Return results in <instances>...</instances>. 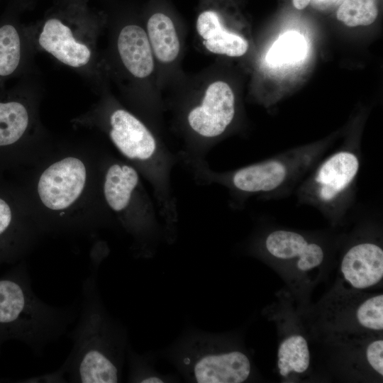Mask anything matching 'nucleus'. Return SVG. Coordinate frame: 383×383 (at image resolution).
Returning a JSON list of instances; mask_svg holds the SVG:
<instances>
[{"instance_id":"obj_1","label":"nucleus","mask_w":383,"mask_h":383,"mask_svg":"<svg viewBox=\"0 0 383 383\" xmlns=\"http://www.w3.org/2000/svg\"><path fill=\"white\" fill-rule=\"evenodd\" d=\"M89 272L82 284L77 324L68 335L72 348L57 370L65 382H118L126 344L125 331L104 307L97 268Z\"/></svg>"},{"instance_id":"obj_2","label":"nucleus","mask_w":383,"mask_h":383,"mask_svg":"<svg viewBox=\"0 0 383 383\" xmlns=\"http://www.w3.org/2000/svg\"><path fill=\"white\" fill-rule=\"evenodd\" d=\"M78 301L50 305L33 292L26 267L17 266L0 277V354L2 345L18 340L41 355L65 334L79 314Z\"/></svg>"},{"instance_id":"obj_3","label":"nucleus","mask_w":383,"mask_h":383,"mask_svg":"<svg viewBox=\"0 0 383 383\" xmlns=\"http://www.w3.org/2000/svg\"><path fill=\"white\" fill-rule=\"evenodd\" d=\"M110 124L112 142L124 156L148 167L160 210L166 217H172L175 209L170 190V165L154 134L140 120L124 109L111 113Z\"/></svg>"},{"instance_id":"obj_4","label":"nucleus","mask_w":383,"mask_h":383,"mask_svg":"<svg viewBox=\"0 0 383 383\" xmlns=\"http://www.w3.org/2000/svg\"><path fill=\"white\" fill-rule=\"evenodd\" d=\"M181 368L198 383H240L251 373L248 357L240 350H226L210 339H196L183 353Z\"/></svg>"},{"instance_id":"obj_5","label":"nucleus","mask_w":383,"mask_h":383,"mask_svg":"<svg viewBox=\"0 0 383 383\" xmlns=\"http://www.w3.org/2000/svg\"><path fill=\"white\" fill-rule=\"evenodd\" d=\"M235 115V98L231 86L222 80L208 83L199 100L188 110L186 123L189 131L205 142L223 135Z\"/></svg>"},{"instance_id":"obj_6","label":"nucleus","mask_w":383,"mask_h":383,"mask_svg":"<svg viewBox=\"0 0 383 383\" xmlns=\"http://www.w3.org/2000/svg\"><path fill=\"white\" fill-rule=\"evenodd\" d=\"M86 181L83 162L72 157L50 165L41 174L38 192L43 204L52 210L70 206L81 194Z\"/></svg>"},{"instance_id":"obj_7","label":"nucleus","mask_w":383,"mask_h":383,"mask_svg":"<svg viewBox=\"0 0 383 383\" xmlns=\"http://www.w3.org/2000/svg\"><path fill=\"white\" fill-rule=\"evenodd\" d=\"M195 28L201 44L209 53L238 57L249 48L248 40L228 28L216 1L209 0L202 4Z\"/></svg>"},{"instance_id":"obj_8","label":"nucleus","mask_w":383,"mask_h":383,"mask_svg":"<svg viewBox=\"0 0 383 383\" xmlns=\"http://www.w3.org/2000/svg\"><path fill=\"white\" fill-rule=\"evenodd\" d=\"M265 246L274 258L292 264L306 273L318 268L324 260L323 248L302 235L286 230H277L267 236Z\"/></svg>"},{"instance_id":"obj_9","label":"nucleus","mask_w":383,"mask_h":383,"mask_svg":"<svg viewBox=\"0 0 383 383\" xmlns=\"http://www.w3.org/2000/svg\"><path fill=\"white\" fill-rule=\"evenodd\" d=\"M344 282L352 289L373 287L383 277V250L378 245L365 242L351 247L340 265Z\"/></svg>"},{"instance_id":"obj_10","label":"nucleus","mask_w":383,"mask_h":383,"mask_svg":"<svg viewBox=\"0 0 383 383\" xmlns=\"http://www.w3.org/2000/svg\"><path fill=\"white\" fill-rule=\"evenodd\" d=\"M359 170V160L351 152H338L328 158L315 177L319 200L329 203L337 199L353 182Z\"/></svg>"},{"instance_id":"obj_11","label":"nucleus","mask_w":383,"mask_h":383,"mask_svg":"<svg viewBox=\"0 0 383 383\" xmlns=\"http://www.w3.org/2000/svg\"><path fill=\"white\" fill-rule=\"evenodd\" d=\"M117 48L123 65L133 76L145 79L153 74L156 62L143 27L135 24L124 26L118 37Z\"/></svg>"},{"instance_id":"obj_12","label":"nucleus","mask_w":383,"mask_h":383,"mask_svg":"<svg viewBox=\"0 0 383 383\" xmlns=\"http://www.w3.org/2000/svg\"><path fill=\"white\" fill-rule=\"evenodd\" d=\"M38 42L45 50L71 67L83 66L91 57L88 47L77 42L70 28L56 18L45 22Z\"/></svg>"},{"instance_id":"obj_13","label":"nucleus","mask_w":383,"mask_h":383,"mask_svg":"<svg viewBox=\"0 0 383 383\" xmlns=\"http://www.w3.org/2000/svg\"><path fill=\"white\" fill-rule=\"evenodd\" d=\"M145 31L156 64L168 66L176 62L182 43L172 18L165 12H154L147 21Z\"/></svg>"},{"instance_id":"obj_14","label":"nucleus","mask_w":383,"mask_h":383,"mask_svg":"<svg viewBox=\"0 0 383 383\" xmlns=\"http://www.w3.org/2000/svg\"><path fill=\"white\" fill-rule=\"evenodd\" d=\"M287 175L284 164L277 160H269L235 171L231 177V183L243 192H266L278 188Z\"/></svg>"},{"instance_id":"obj_15","label":"nucleus","mask_w":383,"mask_h":383,"mask_svg":"<svg viewBox=\"0 0 383 383\" xmlns=\"http://www.w3.org/2000/svg\"><path fill=\"white\" fill-rule=\"evenodd\" d=\"M139 184V176L132 167L114 164L106 174L104 192L109 206L116 212L128 205L133 191Z\"/></svg>"},{"instance_id":"obj_16","label":"nucleus","mask_w":383,"mask_h":383,"mask_svg":"<svg viewBox=\"0 0 383 383\" xmlns=\"http://www.w3.org/2000/svg\"><path fill=\"white\" fill-rule=\"evenodd\" d=\"M310 365V353L306 340L301 335L286 338L277 352V367L282 377L292 372H305Z\"/></svg>"},{"instance_id":"obj_17","label":"nucleus","mask_w":383,"mask_h":383,"mask_svg":"<svg viewBox=\"0 0 383 383\" xmlns=\"http://www.w3.org/2000/svg\"><path fill=\"white\" fill-rule=\"evenodd\" d=\"M28 123L26 108L16 101L0 103V146L16 142Z\"/></svg>"},{"instance_id":"obj_18","label":"nucleus","mask_w":383,"mask_h":383,"mask_svg":"<svg viewBox=\"0 0 383 383\" xmlns=\"http://www.w3.org/2000/svg\"><path fill=\"white\" fill-rule=\"evenodd\" d=\"M306 51V44L303 36L291 31L282 35L268 51L266 60L272 65H281L299 62Z\"/></svg>"},{"instance_id":"obj_19","label":"nucleus","mask_w":383,"mask_h":383,"mask_svg":"<svg viewBox=\"0 0 383 383\" xmlns=\"http://www.w3.org/2000/svg\"><path fill=\"white\" fill-rule=\"evenodd\" d=\"M377 0H344L337 11V18L347 26H369L377 18Z\"/></svg>"},{"instance_id":"obj_20","label":"nucleus","mask_w":383,"mask_h":383,"mask_svg":"<svg viewBox=\"0 0 383 383\" xmlns=\"http://www.w3.org/2000/svg\"><path fill=\"white\" fill-rule=\"evenodd\" d=\"M21 57L18 33L11 25L0 28V76H7L17 68Z\"/></svg>"},{"instance_id":"obj_21","label":"nucleus","mask_w":383,"mask_h":383,"mask_svg":"<svg viewBox=\"0 0 383 383\" xmlns=\"http://www.w3.org/2000/svg\"><path fill=\"white\" fill-rule=\"evenodd\" d=\"M355 318L362 328L382 331L383 295L377 294L363 301L356 309Z\"/></svg>"},{"instance_id":"obj_22","label":"nucleus","mask_w":383,"mask_h":383,"mask_svg":"<svg viewBox=\"0 0 383 383\" xmlns=\"http://www.w3.org/2000/svg\"><path fill=\"white\" fill-rule=\"evenodd\" d=\"M365 356L367 363L381 377L383 375V340L372 341L367 346Z\"/></svg>"},{"instance_id":"obj_23","label":"nucleus","mask_w":383,"mask_h":383,"mask_svg":"<svg viewBox=\"0 0 383 383\" xmlns=\"http://www.w3.org/2000/svg\"><path fill=\"white\" fill-rule=\"evenodd\" d=\"M11 222L12 213L11 209L5 201L0 199V240H4L6 234L9 233ZM4 262L9 261L0 248V264Z\"/></svg>"},{"instance_id":"obj_24","label":"nucleus","mask_w":383,"mask_h":383,"mask_svg":"<svg viewBox=\"0 0 383 383\" xmlns=\"http://www.w3.org/2000/svg\"><path fill=\"white\" fill-rule=\"evenodd\" d=\"M311 0H293V4L297 9H304L310 3Z\"/></svg>"}]
</instances>
